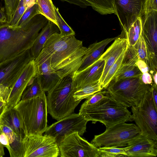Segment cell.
I'll use <instances>...</instances> for the list:
<instances>
[{
    "mask_svg": "<svg viewBox=\"0 0 157 157\" xmlns=\"http://www.w3.org/2000/svg\"><path fill=\"white\" fill-rule=\"evenodd\" d=\"M87 50L75 35L62 36L55 33L46 41L34 61L37 66L48 60L52 69L61 78L69 76L73 79Z\"/></svg>",
    "mask_w": 157,
    "mask_h": 157,
    "instance_id": "1",
    "label": "cell"
},
{
    "mask_svg": "<svg viewBox=\"0 0 157 157\" xmlns=\"http://www.w3.org/2000/svg\"><path fill=\"white\" fill-rule=\"evenodd\" d=\"M48 21L38 14L21 27L11 28L6 23H0V63L30 49Z\"/></svg>",
    "mask_w": 157,
    "mask_h": 157,
    "instance_id": "2",
    "label": "cell"
},
{
    "mask_svg": "<svg viewBox=\"0 0 157 157\" xmlns=\"http://www.w3.org/2000/svg\"><path fill=\"white\" fill-rule=\"evenodd\" d=\"M92 123L99 122L106 128L117 123L130 121L131 114L127 107L106 95L97 103L90 105L82 104L78 113Z\"/></svg>",
    "mask_w": 157,
    "mask_h": 157,
    "instance_id": "3",
    "label": "cell"
},
{
    "mask_svg": "<svg viewBox=\"0 0 157 157\" xmlns=\"http://www.w3.org/2000/svg\"><path fill=\"white\" fill-rule=\"evenodd\" d=\"M18 112L25 135H42L47 127L48 111L45 93L20 101L13 107Z\"/></svg>",
    "mask_w": 157,
    "mask_h": 157,
    "instance_id": "4",
    "label": "cell"
},
{
    "mask_svg": "<svg viewBox=\"0 0 157 157\" xmlns=\"http://www.w3.org/2000/svg\"><path fill=\"white\" fill-rule=\"evenodd\" d=\"M72 79L69 76L61 80L46 96L48 113L57 121L73 113L80 101L73 97Z\"/></svg>",
    "mask_w": 157,
    "mask_h": 157,
    "instance_id": "5",
    "label": "cell"
},
{
    "mask_svg": "<svg viewBox=\"0 0 157 157\" xmlns=\"http://www.w3.org/2000/svg\"><path fill=\"white\" fill-rule=\"evenodd\" d=\"M141 77L112 80L105 89L106 94L127 108L138 106L151 86L144 83Z\"/></svg>",
    "mask_w": 157,
    "mask_h": 157,
    "instance_id": "6",
    "label": "cell"
},
{
    "mask_svg": "<svg viewBox=\"0 0 157 157\" xmlns=\"http://www.w3.org/2000/svg\"><path fill=\"white\" fill-rule=\"evenodd\" d=\"M131 110L132 114L130 121L135 122L140 133L157 141V107L153 102L150 89L138 106L131 107Z\"/></svg>",
    "mask_w": 157,
    "mask_h": 157,
    "instance_id": "7",
    "label": "cell"
},
{
    "mask_svg": "<svg viewBox=\"0 0 157 157\" xmlns=\"http://www.w3.org/2000/svg\"><path fill=\"white\" fill-rule=\"evenodd\" d=\"M140 133V131L136 125L122 122L106 128L104 132L95 135L91 143L97 147H125Z\"/></svg>",
    "mask_w": 157,
    "mask_h": 157,
    "instance_id": "8",
    "label": "cell"
},
{
    "mask_svg": "<svg viewBox=\"0 0 157 157\" xmlns=\"http://www.w3.org/2000/svg\"><path fill=\"white\" fill-rule=\"evenodd\" d=\"M23 157H57L59 156L57 143L51 136L25 135L21 141Z\"/></svg>",
    "mask_w": 157,
    "mask_h": 157,
    "instance_id": "9",
    "label": "cell"
},
{
    "mask_svg": "<svg viewBox=\"0 0 157 157\" xmlns=\"http://www.w3.org/2000/svg\"><path fill=\"white\" fill-rule=\"evenodd\" d=\"M141 17V34L146 47L147 65L151 75L157 72V11H150Z\"/></svg>",
    "mask_w": 157,
    "mask_h": 157,
    "instance_id": "10",
    "label": "cell"
},
{
    "mask_svg": "<svg viewBox=\"0 0 157 157\" xmlns=\"http://www.w3.org/2000/svg\"><path fill=\"white\" fill-rule=\"evenodd\" d=\"M58 146L61 157H99L98 147L81 137L77 132L65 136Z\"/></svg>",
    "mask_w": 157,
    "mask_h": 157,
    "instance_id": "11",
    "label": "cell"
},
{
    "mask_svg": "<svg viewBox=\"0 0 157 157\" xmlns=\"http://www.w3.org/2000/svg\"><path fill=\"white\" fill-rule=\"evenodd\" d=\"M88 121L79 113H72L48 126L44 135L54 137L58 144L65 136L73 132L82 136Z\"/></svg>",
    "mask_w": 157,
    "mask_h": 157,
    "instance_id": "12",
    "label": "cell"
},
{
    "mask_svg": "<svg viewBox=\"0 0 157 157\" xmlns=\"http://www.w3.org/2000/svg\"><path fill=\"white\" fill-rule=\"evenodd\" d=\"M33 59L30 49L0 63V85L8 88L15 82Z\"/></svg>",
    "mask_w": 157,
    "mask_h": 157,
    "instance_id": "13",
    "label": "cell"
},
{
    "mask_svg": "<svg viewBox=\"0 0 157 157\" xmlns=\"http://www.w3.org/2000/svg\"><path fill=\"white\" fill-rule=\"evenodd\" d=\"M148 0H115L114 14L124 33L139 17L146 12Z\"/></svg>",
    "mask_w": 157,
    "mask_h": 157,
    "instance_id": "14",
    "label": "cell"
},
{
    "mask_svg": "<svg viewBox=\"0 0 157 157\" xmlns=\"http://www.w3.org/2000/svg\"><path fill=\"white\" fill-rule=\"evenodd\" d=\"M36 66L33 59L25 67L12 86L9 89V95L6 105L14 107L21 100L24 91L31 80L36 75Z\"/></svg>",
    "mask_w": 157,
    "mask_h": 157,
    "instance_id": "15",
    "label": "cell"
},
{
    "mask_svg": "<svg viewBox=\"0 0 157 157\" xmlns=\"http://www.w3.org/2000/svg\"><path fill=\"white\" fill-rule=\"evenodd\" d=\"M105 63L104 60L99 59L83 70L76 72L72 79L74 92L99 82L103 72Z\"/></svg>",
    "mask_w": 157,
    "mask_h": 157,
    "instance_id": "16",
    "label": "cell"
},
{
    "mask_svg": "<svg viewBox=\"0 0 157 157\" xmlns=\"http://www.w3.org/2000/svg\"><path fill=\"white\" fill-rule=\"evenodd\" d=\"M127 147L126 157H156L157 155V141L140 133L129 141Z\"/></svg>",
    "mask_w": 157,
    "mask_h": 157,
    "instance_id": "17",
    "label": "cell"
},
{
    "mask_svg": "<svg viewBox=\"0 0 157 157\" xmlns=\"http://www.w3.org/2000/svg\"><path fill=\"white\" fill-rule=\"evenodd\" d=\"M128 45L127 39L117 37L100 56L99 59L104 60L105 62L103 72L99 81L101 85L109 68L120 55L126 51Z\"/></svg>",
    "mask_w": 157,
    "mask_h": 157,
    "instance_id": "18",
    "label": "cell"
},
{
    "mask_svg": "<svg viewBox=\"0 0 157 157\" xmlns=\"http://www.w3.org/2000/svg\"><path fill=\"white\" fill-rule=\"evenodd\" d=\"M36 75L44 92L52 89L61 78L51 68L48 60L36 66Z\"/></svg>",
    "mask_w": 157,
    "mask_h": 157,
    "instance_id": "19",
    "label": "cell"
},
{
    "mask_svg": "<svg viewBox=\"0 0 157 157\" xmlns=\"http://www.w3.org/2000/svg\"><path fill=\"white\" fill-rule=\"evenodd\" d=\"M0 120L10 128L21 141L25 135L23 129L21 118L17 111L14 107L6 105L0 114Z\"/></svg>",
    "mask_w": 157,
    "mask_h": 157,
    "instance_id": "20",
    "label": "cell"
},
{
    "mask_svg": "<svg viewBox=\"0 0 157 157\" xmlns=\"http://www.w3.org/2000/svg\"><path fill=\"white\" fill-rule=\"evenodd\" d=\"M116 38H107L90 45L87 48L85 59L76 72L83 70L98 59L106 46Z\"/></svg>",
    "mask_w": 157,
    "mask_h": 157,
    "instance_id": "21",
    "label": "cell"
},
{
    "mask_svg": "<svg viewBox=\"0 0 157 157\" xmlns=\"http://www.w3.org/2000/svg\"><path fill=\"white\" fill-rule=\"evenodd\" d=\"M59 29L56 25L48 20L46 25L38 34L32 47L30 49L33 59H35L40 52L47 40L53 33H58Z\"/></svg>",
    "mask_w": 157,
    "mask_h": 157,
    "instance_id": "22",
    "label": "cell"
},
{
    "mask_svg": "<svg viewBox=\"0 0 157 157\" xmlns=\"http://www.w3.org/2000/svg\"><path fill=\"white\" fill-rule=\"evenodd\" d=\"M0 131L7 136L9 147L7 149L11 157H23L21 141L15 135L12 129L0 120Z\"/></svg>",
    "mask_w": 157,
    "mask_h": 157,
    "instance_id": "23",
    "label": "cell"
},
{
    "mask_svg": "<svg viewBox=\"0 0 157 157\" xmlns=\"http://www.w3.org/2000/svg\"><path fill=\"white\" fill-rule=\"evenodd\" d=\"M141 16L138 17L124 33L118 36L127 39L129 45L134 46L141 34L142 22Z\"/></svg>",
    "mask_w": 157,
    "mask_h": 157,
    "instance_id": "24",
    "label": "cell"
},
{
    "mask_svg": "<svg viewBox=\"0 0 157 157\" xmlns=\"http://www.w3.org/2000/svg\"><path fill=\"white\" fill-rule=\"evenodd\" d=\"M95 11L102 15L114 13L115 0H83Z\"/></svg>",
    "mask_w": 157,
    "mask_h": 157,
    "instance_id": "25",
    "label": "cell"
},
{
    "mask_svg": "<svg viewBox=\"0 0 157 157\" xmlns=\"http://www.w3.org/2000/svg\"><path fill=\"white\" fill-rule=\"evenodd\" d=\"M44 93L36 76L33 78L24 91L21 100L31 99L40 96Z\"/></svg>",
    "mask_w": 157,
    "mask_h": 157,
    "instance_id": "26",
    "label": "cell"
},
{
    "mask_svg": "<svg viewBox=\"0 0 157 157\" xmlns=\"http://www.w3.org/2000/svg\"><path fill=\"white\" fill-rule=\"evenodd\" d=\"M142 74L136 65H121L112 80H117L128 78L139 77L141 76Z\"/></svg>",
    "mask_w": 157,
    "mask_h": 157,
    "instance_id": "27",
    "label": "cell"
},
{
    "mask_svg": "<svg viewBox=\"0 0 157 157\" xmlns=\"http://www.w3.org/2000/svg\"><path fill=\"white\" fill-rule=\"evenodd\" d=\"M36 4L40 14L57 25L54 5L52 0H37Z\"/></svg>",
    "mask_w": 157,
    "mask_h": 157,
    "instance_id": "28",
    "label": "cell"
},
{
    "mask_svg": "<svg viewBox=\"0 0 157 157\" xmlns=\"http://www.w3.org/2000/svg\"><path fill=\"white\" fill-rule=\"evenodd\" d=\"M103 89L99 81L95 84L84 87L74 91L73 97L76 101H81L83 99L87 98L94 93Z\"/></svg>",
    "mask_w": 157,
    "mask_h": 157,
    "instance_id": "29",
    "label": "cell"
},
{
    "mask_svg": "<svg viewBox=\"0 0 157 157\" xmlns=\"http://www.w3.org/2000/svg\"><path fill=\"white\" fill-rule=\"evenodd\" d=\"M127 146L123 147H101L98 148L99 157H126Z\"/></svg>",
    "mask_w": 157,
    "mask_h": 157,
    "instance_id": "30",
    "label": "cell"
},
{
    "mask_svg": "<svg viewBox=\"0 0 157 157\" xmlns=\"http://www.w3.org/2000/svg\"><path fill=\"white\" fill-rule=\"evenodd\" d=\"M125 51L123 52L120 55L109 69L105 78L101 84L102 87L103 89H106L109 83L113 78L115 74L120 68L121 65Z\"/></svg>",
    "mask_w": 157,
    "mask_h": 157,
    "instance_id": "31",
    "label": "cell"
},
{
    "mask_svg": "<svg viewBox=\"0 0 157 157\" xmlns=\"http://www.w3.org/2000/svg\"><path fill=\"white\" fill-rule=\"evenodd\" d=\"M54 7L57 24V25L60 32V34L62 36L75 35V32L63 18L59 11L58 9L54 5Z\"/></svg>",
    "mask_w": 157,
    "mask_h": 157,
    "instance_id": "32",
    "label": "cell"
},
{
    "mask_svg": "<svg viewBox=\"0 0 157 157\" xmlns=\"http://www.w3.org/2000/svg\"><path fill=\"white\" fill-rule=\"evenodd\" d=\"M139 59L138 53L134 46L128 44L121 65H135Z\"/></svg>",
    "mask_w": 157,
    "mask_h": 157,
    "instance_id": "33",
    "label": "cell"
},
{
    "mask_svg": "<svg viewBox=\"0 0 157 157\" xmlns=\"http://www.w3.org/2000/svg\"><path fill=\"white\" fill-rule=\"evenodd\" d=\"M40 14L38 6L36 3L33 6L27 10L24 13L16 24L11 28L21 27L29 22L37 14Z\"/></svg>",
    "mask_w": 157,
    "mask_h": 157,
    "instance_id": "34",
    "label": "cell"
},
{
    "mask_svg": "<svg viewBox=\"0 0 157 157\" xmlns=\"http://www.w3.org/2000/svg\"><path fill=\"white\" fill-rule=\"evenodd\" d=\"M134 46L137 51L139 59L143 61L147 65L148 59L147 48L142 34Z\"/></svg>",
    "mask_w": 157,
    "mask_h": 157,
    "instance_id": "35",
    "label": "cell"
},
{
    "mask_svg": "<svg viewBox=\"0 0 157 157\" xmlns=\"http://www.w3.org/2000/svg\"><path fill=\"white\" fill-rule=\"evenodd\" d=\"M6 16V23L11 21L20 0H3Z\"/></svg>",
    "mask_w": 157,
    "mask_h": 157,
    "instance_id": "36",
    "label": "cell"
},
{
    "mask_svg": "<svg viewBox=\"0 0 157 157\" xmlns=\"http://www.w3.org/2000/svg\"><path fill=\"white\" fill-rule=\"evenodd\" d=\"M26 11L23 0H20L10 22L7 24L10 27H13L17 23Z\"/></svg>",
    "mask_w": 157,
    "mask_h": 157,
    "instance_id": "37",
    "label": "cell"
},
{
    "mask_svg": "<svg viewBox=\"0 0 157 157\" xmlns=\"http://www.w3.org/2000/svg\"><path fill=\"white\" fill-rule=\"evenodd\" d=\"M106 93L107 91L106 90H101L98 92L87 98L82 104L85 105L94 104L104 98L106 95Z\"/></svg>",
    "mask_w": 157,
    "mask_h": 157,
    "instance_id": "38",
    "label": "cell"
},
{
    "mask_svg": "<svg viewBox=\"0 0 157 157\" xmlns=\"http://www.w3.org/2000/svg\"><path fill=\"white\" fill-rule=\"evenodd\" d=\"M139 70L142 73L149 72L147 65L143 61L139 59L136 63Z\"/></svg>",
    "mask_w": 157,
    "mask_h": 157,
    "instance_id": "39",
    "label": "cell"
},
{
    "mask_svg": "<svg viewBox=\"0 0 157 157\" xmlns=\"http://www.w3.org/2000/svg\"><path fill=\"white\" fill-rule=\"evenodd\" d=\"M150 90L153 102L157 107V85L153 82L151 85Z\"/></svg>",
    "mask_w": 157,
    "mask_h": 157,
    "instance_id": "40",
    "label": "cell"
},
{
    "mask_svg": "<svg viewBox=\"0 0 157 157\" xmlns=\"http://www.w3.org/2000/svg\"><path fill=\"white\" fill-rule=\"evenodd\" d=\"M141 79L143 82L145 84L151 85L153 83L151 76L149 72L142 73Z\"/></svg>",
    "mask_w": 157,
    "mask_h": 157,
    "instance_id": "41",
    "label": "cell"
},
{
    "mask_svg": "<svg viewBox=\"0 0 157 157\" xmlns=\"http://www.w3.org/2000/svg\"><path fill=\"white\" fill-rule=\"evenodd\" d=\"M66 2L70 4L78 6L81 8H86L87 5L83 0H60Z\"/></svg>",
    "mask_w": 157,
    "mask_h": 157,
    "instance_id": "42",
    "label": "cell"
},
{
    "mask_svg": "<svg viewBox=\"0 0 157 157\" xmlns=\"http://www.w3.org/2000/svg\"><path fill=\"white\" fill-rule=\"evenodd\" d=\"M0 142L7 149L9 147V141L7 136L3 132L0 131Z\"/></svg>",
    "mask_w": 157,
    "mask_h": 157,
    "instance_id": "43",
    "label": "cell"
},
{
    "mask_svg": "<svg viewBox=\"0 0 157 157\" xmlns=\"http://www.w3.org/2000/svg\"><path fill=\"white\" fill-rule=\"evenodd\" d=\"M6 16L5 7H0V23H6Z\"/></svg>",
    "mask_w": 157,
    "mask_h": 157,
    "instance_id": "44",
    "label": "cell"
},
{
    "mask_svg": "<svg viewBox=\"0 0 157 157\" xmlns=\"http://www.w3.org/2000/svg\"><path fill=\"white\" fill-rule=\"evenodd\" d=\"M37 0H23L26 11L36 3Z\"/></svg>",
    "mask_w": 157,
    "mask_h": 157,
    "instance_id": "45",
    "label": "cell"
},
{
    "mask_svg": "<svg viewBox=\"0 0 157 157\" xmlns=\"http://www.w3.org/2000/svg\"><path fill=\"white\" fill-rule=\"evenodd\" d=\"M152 78L153 83L157 85V72H154L151 75Z\"/></svg>",
    "mask_w": 157,
    "mask_h": 157,
    "instance_id": "46",
    "label": "cell"
},
{
    "mask_svg": "<svg viewBox=\"0 0 157 157\" xmlns=\"http://www.w3.org/2000/svg\"><path fill=\"white\" fill-rule=\"evenodd\" d=\"M4 147L0 142V157H2L5 155Z\"/></svg>",
    "mask_w": 157,
    "mask_h": 157,
    "instance_id": "47",
    "label": "cell"
},
{
    "mask_svg": "<svg viewBox=\"0 0 157 157\" xmlns=\"http://www.w3.org/2000/svg\"><path fill=\"white\" fill-rule=\"evenodd\" d=\"M6 104V103L0 99V111H2Z\"/></svg>",
    "mask_w": 157,
    "mask_h": 157,
    "instance_id": "48",
    "label": "cell"
},
{
    "mask_svg": "<svg viewBox=\"0 0 157 157\" xmlns=\"http://www.w3.org/2000/svg\"><path fill=\"white\" fill-rule=\"evenodd\" d=\"M149 0H148V1H149Z\"/></svg>",
    "mask_w": 157,
    "mask_h": 157,
    "instance_id": "49",
    "label": "cell"
},
{
    "mask_svg": "<svg viewBox=\"0 0 157 157\" xmlns=\"http://www.w3.org/2000/svg\"></svg>",
    "mask_w": 157,
    "mask_h": 157,
    "instance_id": "50",
    "label": "cell"
}]
</instances>
